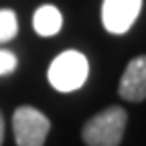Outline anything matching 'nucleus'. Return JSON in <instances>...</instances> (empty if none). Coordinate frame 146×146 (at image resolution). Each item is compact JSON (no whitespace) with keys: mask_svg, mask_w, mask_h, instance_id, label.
<instances>
[{"mask_svg":"<svg viewBox=\"0 0 146 146\" xmlns=\"http://www.w3.org/2000/svg\"><path fill=\"white\" fill-rule=\"evenodd\" d=\"M142 8V0H104L102 25L112 35H124L130 31Z\"/></svg>","mask_w":146,"mask_h":146,"instance_id":"nucleus-4","label":"nucleus"},{"mask_svg":"<svg viewBox=\"0 0 146 146\" xmlns=\"http://www.w3.org/2000/svg\"><path fill=\"white\" fill-rule=\"evenodd\" d=\"M51 130L49 118L36 108L21 106L12 116V132L16 146H43Z\"/></svg>","mask_w":146,"mask_h":146,"instance_id":"nucleus-3","label":"nucleus"},{"mask_svg":"<svg viewBox=\"0 0 146 146\" xmlns=\"http://www.w3.org/2000/svg\"><path fill=\"white\" fill-rule=\"evenodd\" d=\"M89 73V63L85 55L79 51H63L61 55L53 59L49 67V83L63 94L79 89Z\"/></svg>","mask_w":146,"mask_h":146,"instance_id":"nucleus-2","label":"nucleus"},{"mask_svg":"<svg viewBox=\"0 0 146 146\" xmlns=\"http://www.w3.org/2000/svg\"><path fill=\"white\" fill-rule=\"evenodd\" d=\"M118 91L122 100L132 104L146 100V55H140L128 63L126 71L122 73Z\"/></svg>","mask_w":146,"mask_h":146,"instance_id":"nucleus-5","label":"nucleus"},{"mask_svg":"<svg viewBox=\"0 0 146 146\" xmlns=\"http://www.w3.org/2000/svg\"><path fill=\"white\" fill-rule=\"evenodd\" d=\"M16 33H18V21H16L14 10L2 8L0 10V45L12 41Z\"/></svg>","mask_w":146,"mask_h":146,"instance_id":"nucleus-7","label":"nucleus"},{"mask_svg":"<svg viewBox=\"0 0 146 146\" xmlns=\"http://www.w3.org/2000/svg\"><path fill=\"white\" fill-rule=\"evenodd\" d=\"M61 25H63V16H61L59 8L53 6V4L39 6L35 16H33V27H35L36 35H41V36L57 35L61 31Z\"/></svg>","mask_w":146,"mask_h":146,"instance_id":"nucleus-6","label":"nucleus"},{"mask_svg":"<svg viewBox=\"0 0 146 146\" xmlns=\"http://www.w3.org/2000/svg\"><path fill=\"white\" fill-rule=\"evenodd\" d=\"M126 122V110L120 106H110L85 122L81 138L85 146H120Z\"/></svg>","mask_w":146,"mask_h":146,"instance_id":"nucleus-1","label":"nucleus"},{"mask_svg":"<svg viewBox=\"0 0 146 146\" xmlns=\"http://www.w3.org/2000/svg\"><path fill=\"white\" fill-rule=\"evenodd\" d=\"M2 140H4V118L0 114V146H2Z\"/></svg>","mask_w":146,"mask_h":146,"instance_id":"nucleus-9","label":"nucleus"},{"mask_svg":"<svg viewBox=\"0 0 146 146\" xmlns=\"http://www.w3.org/2000/svg\"><path fill=\"white\" fill-rule=\"evenodd\" d=\"M16 55L12 51L0 49V77L2 75H10V73L16 69Z\"/></svg>","mask_w":146,"mask_h":146,"instance_id":"nucleus-8","label":"nucleus"}]
</instances>
